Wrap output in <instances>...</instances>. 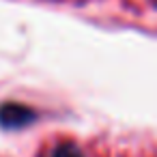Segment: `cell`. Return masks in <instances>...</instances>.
<instances>
[{
    "instance_id": "6da1fadb",
    "label": "cell",
    "mask_w": 157,
    "mask_h": 157,
    "mask_svg": "<svg viewBox=\"0 0 157 157\" xmlns=\"http://www.w3.org/2000/svg\"><path fill=\"white\" fill-rule=\"evenodd\" d=\"M35 118V112L20 105V103H7L0 108V123L5 127H22Z\"/></svg>"
},
{
    "instance_id": "7a4b0ae2",
    "label": "cell",
    "mask_w": 157,
    "mask_h": 157,
    "mask_svg": "<svg viewBox=\"0 0 157 157\" xmlns=\"http://www.w3.org/2000/svg\"><path fill=\"white\" fill-rule=\"evenodd\" d=\"M50 157H84V153L75 144H58Z\"/></svg>"
}]
</instances>
